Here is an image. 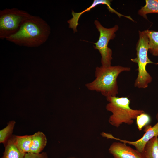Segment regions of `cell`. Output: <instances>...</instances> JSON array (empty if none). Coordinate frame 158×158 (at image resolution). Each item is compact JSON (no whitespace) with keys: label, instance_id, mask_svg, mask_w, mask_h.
Returning <instances> with one entry per match:
<instances>
[{"label":"cell","instance_id":"obj_5","mask_svg":"<svg viewBox=\"0 0 158 158\" xmlns=\"http://www.w3.org/2000/svg\"><path fill=\"white\" fill-rule=\"evenodd\" d=\"M31 15L16 8L0 11V38L6 39L16 33Z\"/></svg>","mask_w":158,"mask_h":158},{"label":"cell","instance_id":"obj_18","mask_svg":"<svg viewBox=\"0 0 158 158\" xmlns=\"http://www.w3.org/2000/svg\"><path fill=\"white\" fill-rule=\"evenodd\" d=\"M47 154L45 152L41 153L35 154L30 152L25 153L24 158H48Z\"/></svg>","mask_w":158,"mask_h":158},{"label":"cell","instance_id":"obj_20","mask_svg":"<svg viewBox=\"0 0 158 158\" xmlns=\"http://www.w3.org/2000/svg\"></svg>","mask_w":158,"mask_h":158},{"label":"cell","instance_id":"obj_16","mask_svg":"<svg viewBox=\"0 0 158 158\" xmlns=\"http://www.w3.org/2000/svg\"><path fill=\"white\" fill-rule=\"evenodd\" d=\"M16 122L14 121H10L5 128L0 131V143H6L11 136Z\"/></svg>","mask_w":158,"mask_h":158},{"label":"cell","instance_id":"obj_4","mask_svg":"<svg viewBox=\"0 0 158 158\" xmlns=\"http://www.w3.org/2000/svg\"><path fill=\"white\" fill-rule=\"evenodd\" d=\"M139 39L136 45L137 57L131 61L137 64L138 74L134 83L135 87L146 88L152 81V78L146 69L149 63H154L148 56L149 40L144 31H139Z\"/></svg>","mask_w":158,"mask_h":158},{"label":"cell","instance_id":"obj_17","mask_svg":"<svg viewBox=\"0 0 158 158\" xmlns=\"http://www.w3.org/2000/svg\"><path fill=\"white\" fill-rule=\"evenodd\" d=\"M136 120L138 129L141 131L143 127L150 123L151 118L149 114L144 112L138 116Z\"/></svg>","mask_w":158,"mask_h":158},{"label":"cell","instance_id":"obj_19","mask_svg":"<svg viewBox=\"0 0 158 158\" xmlns=\"http://www.w3.org/2000/svg\"><path fill=\"white\" fill-rule=\"evenodd\" d=\"M156 118L157 120L158 121V113L156 115Z\"/></svg>","mask_w":158,"mask_h":158},{"label":"cell","instance_id":"obj_14","mask_svg":"<svg viewBox=\"0 0 158 158\" xmlns=\"http://www.w3.org/2000/svg\"><path fill=\"white\" fill-rule=\"evenodd\" d=\"M32 140V135H15L17 147L21 151L25 153L30 152Z\"/></svg>","mask_w":158,"mask_h":158},{"label":"cell","instance_id":"obj_9","mask_svg":"<svg viewBox=\"0 0 158 158\" xmlns=\"http://www.w3.org/2000/svg\"><path fill=\"white\" fill-rule=\"evenodd\" d=\"M111 0H94L90 6L80 12L75 13L72 10L71 13L72 18L67 21L68 23L69 24V28H72L74 32H77V27L78 25V21L81 15L85 12L89 11L92 8H94L99 4L106 5L110 12L112 13H116L120 18L122 16V14L118 13L111 7Z\"/></svg>","mask_w":158,"mask_h":158},{"label":"cell","instance_id":"obj_10","mask_svg":"<svg viewBox=\"0 0 158 158\" xmlns=\"http://www.w3.org/2000/svg\"><path fill=\"white\" fill-rule=\"evenodd\" d=\"M6 143L2 158H24L25 153L21 151L17 147L15 135L11 136Z\"/></svg>","mask_w":158,"mask_h":158},{"label":"cell","instance_id":"obj_7","mask_svg":"<svg viewBox=\"0 0 158 158\" xmlns=\"http://www.w3.org/2000/svg\"><path fill=\"white\" fill-rule=\"evenodd\" d=\"M144 131L145 133L142 137L133 141L123 140L115 138L110 134L104 132H102L101 134L103 137L107 138L115 139L125 144L131 145L135 147L138 151L143 153L147 142L153 138L158 136V121L152 126L148 125L145 126Z\"/></svg>","mask_w":158,"mask_h":158},{"label":"cell","instance_id":"obj_8","mask_svg":"<svg viewBox=\"0 0 158 158\" xmlns=\"http://www.w3.org/2000/svg\"><path fill=\"white\" fill-rule=\"evenodd\" d=\"M109 151L114 158H146L143 153L121 142H113Z\"/></svg>","mask_w":158,"mask_h":158},{"label":"cell","instance_id":"obj_2","mask_svg":"<svg viewBox=\"0 0 158 158\" xmlns=\"http://www.w3.org/2000/svg\"><path fill=\"white\" fill-rule=\"evenodd\" d=\"M130 70L129 67L120 65L97 67L95 71V78L86 83L85 86L90 90L100 92L106 97L116 96L118 93V77L121 73Z\"/></svg>","mask_w":158,"mask_h":158},{"label":"cell","instance_id":"obj_1","mask_svg":"<svg viewBox=\"0 0 158 158\" xmlns=\"http://www.w3.org/2000/svg\"><path fill=\"white\" fill-rule=\"evenodd\" d=\"M51 28L40 17L31 15L16 33L6 39L19 46L39 47L45 43L50 34Z\"/></svg>","mask_w":158,"mask_h":158},{"label":"cell","instance_id":"obj_12","mask_svg":"<svg viewBox=\"0 0 158 158\" xmlns=\"http://www.w3.org/2000/svg\"><path fill=\"white\" fill-rule=\"evenodd\" d=\"M143 153L146 158H158V137L151 139L146 145Z\"/></svg>","mask_w":158,"mask_h":158},{"label":"cell","instance_id":"obj_13","mask_svg":"<svg viewBox=\"0 0 158 158\" xmlns=\"http://www.w3.org/2000/svg\"><path fill=\"white\" fill-rule=\"evenodd\" d=\"M144 31L149 40L148 51L153 55L158 56V31L149 30Z\"/></svg>","mask_w":158,"mask_h":158},{"label":"cell","instance_id":"obj_6","mask_svg":"<svg viewBox=\"0 0 158 158\" xmlns=\"http://www.w3.org/2000/svg\"><path fill=\"white\" fill-rule=\"evenodd\" d=\"M94 24L100 34L98 40L94 43L95 45L94 48L97 49L101 54L102 66H110L112 59V52L111 49L108 47V44L110 40L115 37V33L118 30L119 27L115 25L112 28H106L97 20L95 21Z\"/></svg>","mask_w":158,"mask_h":158},{"label":"cell","instance_id":"obj_3","mask_svg":"<svg viewBox=\"0 0 158 158\" xmlns=\"http://www.w3.org/2000/svg\"><path fill=\"white\" fill-rule=\"evenodd\" d=\"M106 99L109 103L106 106V109L112 113L109 122L116 127L123 123L132 124L138 116L145 112L142 110L131 108L130 101L127 97L110 96L107 97Z\"/></svg>","mask_w":158,"mask_h":158},{"label":"cell","instance_id":"obj_15","mask_svg":"<svg viewBox=\"0 0 158 158\" xmlns=\"http://www.w3.org/2000/svg\"><path fill=\"white\" fill-rule=\"evenodd\" d=\"M150 13H158V0H145V5L138 11L139 15L146 19V15Z\"/></svg>","mask_w":158,"mask_h":158},{"label":"cell","instance_id":"obj_11","mask_svg":"<svg viewBox=\"0 0 158 158\" xmlns=\"http://www.w3.org/2000/svg\"><path fill=\"white\" fill-rule=\"evenodd\" d=\"M32 135V143L30 152L39 154L46 146L47 140L45 135L39 131Z\"/></svg>","mask_w":158,"mask_h":158}]
</instances>
